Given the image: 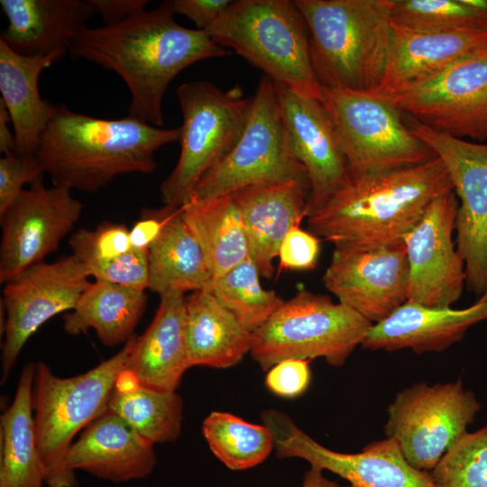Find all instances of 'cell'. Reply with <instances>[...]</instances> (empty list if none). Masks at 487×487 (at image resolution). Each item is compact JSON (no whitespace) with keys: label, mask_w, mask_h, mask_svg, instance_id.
I'll return each mask as SVG.
<instances>
[{"label":"cell","mask_w":487,"mask_h":487,"mask_svg":"<svg viewBox=\"0 0 487 487\" xmlns=\"http://www.w3.org/2000/svg\"><path fill=\"white\" fill-rule=\"evenodd\" d=\"M320 251L319 240L300 225L293 226L283 238L278 257L284 270L308 271L316 267Z\"/></svg>","instance_id":"40"},{"label":"cell","mask_w":487,"mask_h":487,"mask_svg":"<svg viewBox=\"0 0 487 487\" xmlns=\"http://www.w3.org/2000/svg\"><path fill=\"white\" fill-rule=\"evenodd\" d=\"M44 172L36 156L4 155L0 159V216L24 190L25 184L42 181Z\"/></svg>","instance_id":"39"},{"label":"cell","mask_w":487,"mask_h":487,"mask_svg":"<svg viewBox=\"0 0 487 487\" xmlns=\"http://www.w3.org/2000/svg\"><path fill=\"white\" fill-rule=\"evenodd\" d=\"M487 43V29L429 31L392 23L388 59L377 87L390 95L441 72Z\"/></svg>","instance_id":"20"},{"label":"cell","mask_w":487,"mask_h":487,"mask_svg":"<svg viewBox=\"0 0 487 487\" xmlns=\"http://www.w3.org/2000/svg\"><path fill=\"white\" fill-rule=\"evenodd\" d=\"M0 5L8 20L0 41L24 56L67 53L96 14L90 0H1Z\"/></svg>","instance_id":"24"},{"label":"cell","mask_w":487,"mask_h":487,"mask_svg":"<svg viewBox=\"0 0 487 487\" xmlns=\"http://www.w3.org/2000/svg\"><path fill=\"white\" fill-rule=\"evenodd\" d=\"M310 360L287 359L273 365L265 385L276 396L293 399L301 396L311 381Z\"/></svg>","instance_id":"41"},{"label":"cell","mask_w":487,"mask_h":487,"mask_svg":"<svg viewBox=\"0 0 487 487\" xmlns=\"http://www.w3.org/2000/svg\"><path fill=\"white\" fill-rule=\"evenodd\" d=\"M85 269L96 280L144 291L149 286L148 251L132 247L120 256Z\"/></svg>","instance_id":"38"},{"label":"cell","mask_w":487,"mask_h":487,"mask_svg":"<svg viewBox=\"0 0 487 487\" xmlns=\"http://www.w3.org/2000/svg\"><path fill=\"white\" fill-rule=\"evenodd\" d=\"M261 419L273 436L277 457L303 459L352 487H438L429 472L407 461L392 438L373 441L359 453H340L317 443L280 410H264Z\"/></svg>","instance_id":"14"},{"label":"cell","mask_w":487,"mask_h":487,"mask_svg":"<svg viewBox=\"0 0 487 487\" xmlns=\"http://www.w3.org/2000/svg\"><path fill=\"white\" fill-rule=\"evenodd\" d=\"M180 209L214 279L250 256L243 219L231 195L207 199L190 198Z\"/></svg>","instance_id":"31"},{"label":"cell","mask_w":487,"mask_h":487,"mask_svg":"<svg viewBox=\"0 0 487 487\" xmlns=\"http://www.w3.org/2000/svg\"><path fill=\"white\" fill-rule=\"evenodd\" d=\"M179 138L180 127L164 129L130 115L96 118L58 104L36 157L53 186L92 193L119 175L152 172L155 152Z\"/></svg>","instance_id":"2"},{"label":"cell","mask_w":487,"mask_h":487,"mask_svg":"<svg viewBox=\"0 0 487 487\" xmlns=\"http://www.w3.org/2000/svg\"><path fill=\"white\" fill-rule=\"evenodd\" d=\"M71 190L42 181L24 189L0 216V281L43 262L78 222L83 208Z\"/></svg>","instance_id":"16"},{"label":"cell","mask_w":487,"mask_h":487,"mask_svg":"<svg viewBox=\"0 0 487 487\" xmlns=\"http://www.w3.org/2000/svg\"><path fill=\"white\" fill-rule=\"evenodd\" d=\"M36 363L25 365L14 400L1 416L0 487H43L36 439L32 391Z\"/></svg>","instance_id":"29"},{"label":"cell","mask_w":487,"mask_h":487,"mask_svg":"<svg viewBox=\"0 0 487 487\" xmlns=\"http://www.w3.org/2000/svg\"><path fill=\"white\" fill-rule=\"evenodd\" d=\"M429 473L438 487H487V425L466 432Z\"/></svg>","instance_id":"36"},{"label":"cell","mask_w":487,"mask_h":487,"mask_svg":"<svg viewBox=\"0 0 487 487\" xmlns=\"http://www.w3.org/2000/svg\"><path fill=\"white\" fill-rule=\"evenodd\" d=\"M88 278L82 263L69 255L37 263L5 283L2 383L31 335L54 316L74 308Z\"/></svg>","instance_id":"15"},{"label":"cell","mask_w":487,"mask_h":487,"mask_svg":"<svg viewBox=\"0 0 487 487\" xmlns=\"http://www.w3.org/2000/svg\"><path fill=\"white\" fill-rule=\"evenodd\" d=\"M384 96L434 130L486 142L487 43L429 78Z\"/></svg>","instance_id":"13"},{"label":"cell","mask_w":487,"mask_h":487,"mask_svg":"<svg viewBox=\"0 0 487 487\" xmlns=\"http://www.w3.org/2000/svg\"><path fill=\"white\" fill-rule=\"evenodd\" d=\"M156 464L153 444L109 411L86 427L68 453L67 465L113 482L147 477Z\"/></svg>","instance_id":"23"},{"label":"cell","mask_w":487,"mask_h":487,"mask_svg":"<svg viewBox=\"0 0 487 487\" xmlns=\"http://www.w3.org/2000/svg\"><path fill=\"white\" fill-rule=\"evenodd\" d=\"M352 178L427 162L435 152L417 137L390 98L373 91L323 88Z\"/></svg>","instance_id":"9"},{"label":"cell","mask_w":487,"mask_h":487,"mask_svg":"<svg viewBox=\"0 0 487 487\" xmlns=\"http://www.w3.org/2000/svg\"><path fill=\"white\" fill-rule=\"evenodd\" d=\"M65 54L24 56L0 41V100L10 115L18 155L36 156L39 139L55 108L41 97L40 75Z\"/></svg>","instance_id":"26"},{"label":"cell","mask_w":487,"mask_h":487,"mask_svg":"<svg viewBox=\"0 0 487 487\" xmlns=\"http://www.w3.org/2000/svg\"><path fill=\"white\" fill-rule=\"evenodd\" d=\"M274 85L293 152L308 174V216L345 187L352 177L335 126L321 101L284 85Z\"/></svg>","instance_id":"19"},{"label":"cell","mask_w":487,"mask_h":487,"mask_svg":"<svg viewBox=\"0 0 487 487\" xmlns=\"http://www.w3.org/2000/svg\"><path fill=\"white\" fill-rule=\"evenodd\" d=\"M251 256L213 280L210 291L239 323L253 333L283 304L273 290L265 289Z\"/></svg>","instance_id":"34"},{"label":"cell","mask_w":487,"mask_h":487,"mask_svg":"<svg viewBox=\"0 0 487 487\" xmlns=\"http://www.w3.org/2000/svg\"><path fill=\"white\" fill-rule=\"evenodd\" d=\"M107 409L153 445L174 441L180 434L183 400L177 391L144 386L127 371L117 379Z\"/></svg>","instance_id":"32"},{"label":"cell","mask_w":487,"mask_h":487,"mask_svg":"<svg viewBox=\"0 0 487 487\" xmlns=\"http://www.w3.org/2000/svg\"><path fill=\"white\" fill-rule=\"evenodd\" d=\"M205 32L274 83L321 101L323 87L311 62L308 29L295 1H233Z\"/></svg>","instance_id":"5"},{"label":"cell","mask_w":487,"mask_h":487,"mask_svg":"<svg viewBox=\"0 0 487 487\" xmlns=\"http://www.w3.org/2000/svg\"><path fill=\"white\" fill-rule=\"evenodd\" d=\"M136 336L114 356L93 369L60 378L42 363H36L32 406L39 454L49 487H77L67 465L74 436L107 411L108 401Z\"/></svg>","instance_id":"6"},{"label":"cell","mask_w":487,"mask_h":487,"mask_svg":"<svg viewBox=\"0 0 487 487\" xmlns=\"http://www.w3.org/2000/svg\"><path fill=\"white\" fill-rule=\"evenodd\" d=\"M299 181L309 187L281 115L274 82L263 76L253 96L245 129L233 150L209 170L192 196L207 199L254 186Z\"/></svg>","instance_id":"10"},{"label":"cell","mask_w":487,"mask_h":487,"mask_svg":"<svg viewBox=\"0 0 487 487\" xmlns=\"http://www.w3.org/2000/svg\"><path fill=\"white\" fill-rule=\"evenodd\" d=\"M69 52L119 75L131 93L129 115L157 127L172 79L198 61L228 54L205 31L179 24L166 1L115 24L86 27Z\"/></svg>","instance_id":"1"},{"label":"cell","mask_w":487,"mask_h":487,"mask_svg":"<svg viewBox=\"0 0 487 487\" xmlns=\"http://www.w3.org/2000/svg\"><path fill=\"white\" fill-rule=\"evenodd\" d=\"M149 327L135 342L125 371L139 383L161 391H176L190 368L186 340V296L160 297Z\"/></svg>","instance_id":"25"},{"label":"cell","mask_w":487,"mask_h":487,"mask_svg":"<svg viewBox=\"0 0 487 487\" xmlns=\"http://www.w3.org/2000/svg\"><path fill=\"white\" fill-rule=\"evenodd\" d=\"M309 32L323 88L372 91L383 74L392 33L391 0H294Z\"/></svg>","instance_id":"4"},{"label":"cell","mask_w":487,"mask_h":487,"mask_svg":"<svg viewBox=\"0 0 487 487\" xmlns=\"http://www.w3.org/2000/svg\"><path fill=\"white\" fill-rule=\"evenodd\" d=\"M457 208L454 191L438 197L404 236L409 266L407 301L451 307L461 297L466 275L453 241Z\"/></svg>","instance_id":"17"},{"label":"cell","mask_w":487,"mask_h":487,"mask_svg":"<svg viewBox=\"0 0 487 487\" xmlns=\"http://www.w3.org/2000/svg\"><path fill=\"white\" fill-rule=\"evenodd\" d=\"M403 116L446 169L458 199L456 249L464 263L465 285L479 299L487 291V143L459 139Z\"/></svg>","instance_id":"12"},{"label":"cell","mask_w":487,"mask_h":487,"mask_svg":"<svg viewBox=\"0 0 487 487\" xmlns=\"http://www.w3.org/2000/svg\"><path fill=\"white\" fill-rule=\"evenodd\" d=\"M487 319V301L462 309L406 301L383 320L372 324L362 346L417 354L441 352L460 341L473 326Z\"/></svg>","instance_id":"21"},{"label":"cell","mask_w":487,"mask_h":487,"mask_svg":"<svg viewBox=\"0 0 487 487\" xmlns=\"http://www.w3.org/2000/svg\"><path fill=\"white\" fill-rule=\"evenodd\" d=\"M481 409L461 380L428 385L417 382L397 393L389 405L385 435L399 445L416 469L431 472L467 431Z\"/></svg>","instance_id":"11"},{"label":"cell","mask_w":487,"mask_h":487,"mask_svg":"<svg viewBox=\"0 0 487 487\" xmlns=\"http://www.w3.org/2000/svg\"><path fill=\"white\" fill-rule=\"evenodd\" d=\"M301 487H352L350 485H339L323 475V470L310 466L305 473Z\"/></svg>","instance_id":"46"},{"label":"cell","mask_w":487,"mask_h":487,"mask_svg":"<svg viewBox=\"0 0 487 487\" xmlns=\"http://www.w3.org/2000/svg\"><path fill=\"white\" fill-rule=\"evenodd\" d=\"M10 115L4 103L0 100V152L4 154L15 153L14 133L9 128Z\"/></svg>","instance_id":"45"},{"label":"cell","mask_w":487,"mask_h":487,"mask_svg":"<svg viewBox=\"0 0 487 487\" xmlns=\"http://www.w3.org/2000/svg\"><path fill=\"white\" fill-rule=\"evenodd\" d=\"M478 301H487V291L478 299Z\"/></svg>","instance_id":"47"},{"label":"cell","mask_w":487,"mask_h":487,"mask_svg":"<svg viewBox=\"0 0 487 487\" xmlns=\"http://www.w3.org/2000/svg\"><path fill=\"white\" fill-rule=\"evenodd\" d=\"M176 96L183 118L180 154L160 191L165 206L179 207L235 146L247 124L253 96L245 97L238 86L224 91L207 80L183 83Z\"/></svg>","instance_id":"7"},{"label":"cell","mask_w":487,"mask_h":487,"mask_svg":"<svg viewBox=\"0 0 487 487\" xmlns=\"http://www.w3.org/2000/svg\"><path fill=\"white\" fill-rule=\"evenodd\" d=\"M202 432L212 453L231 470L254 467L274 449L266 426L228 412L212 411L203 422Z\"/></svg>","instance_id":"33"},{"label":"cell","mask_w":487,"mask_h":487,"mask_svg":"<svg viewBox=\"0 0 487 487\" xmlns=\"http://www.w3.org/2000/svg\"><path fill=\"white\" fill-rule=\"evenodd\" d=\"M146 302L144 290L95 280L64 316L63 328L72 335L93 329L106 346L126 343L133 336Z\"/></svg>","instance_id":"30"},{"label":"cell","mask_w":487,"mask_h":487,"mask_svg":"<svg viewBox=\"0 0 487 487\" xmlns=\"http://www.w3.org/2000/svg\"><path fill=\"white\" fill-rule=\"evenodd\" d=\"M186 340L190 367L225 369L250 353L253 333L205 289L186 297Z\"/></svg>","instance_id":"27"},{"label":"cell","mask_w":487,"mask_h":487,"mask_svg":"<svg viewBox=\"0 0 487 487\" xmlns=\"http://www.w3.org/2000/svg\"><path fill=\"white\" fill-rule=\"evenodd\" d=\"M95 13L103 19L105 25L120 23L133 14L145 9L147 0H90Z\"/></svg>","instance_id":"44"},{"label":"cell","mask_w":487,"mask_h":487,"mask_svg":"<svg viewBox=\"0 0 487 487\" xmlns=\"http://www.w3.org/2000/svg\"><path fill=\"white\" fill-rule=\"evenodd\" d=\"M166 214V206L160 209L144 210L142 217L129 229L132 247L148 251L162 230Z\"/></svg>","instance_id":"43"},{"label":"cell","mask_w":487,"mask_h":487,"mask_svg":"<svg viewBox=\"0 0 487 487\" xmlns=\"http://www.w3.org/2000/svg\"><path fill=\"white\" fill-rule=\"evenodd\" d=\"M372 324L328 296L300 289L253 333L250 354L263 371L287 359L342 366Z\"/></svg>","instance_id":"8"},{"label":"cell","mask_w":487,"mask_h":487,"mask_svg":"<svg viewBox=\"0 0 487 487\" xmlns=\"http://www.w3.org/2000/svg\"><path fill=\"white\" fill-rule=\"evenodd\" d=\"M69 245L72 255L85 268L112 260L132 248L129 229L110 222H103L94 230H78L70 237Z\"/></svg>","instance_id":"37"},{"label":"cell","mask_w":487,"mask_h":487,"mask_svg":"<svg viewBox=\"0 0 487 487\" xmlns=\"http://www.w3.org/2000/svg\"><path fill=\"white\" fill-rule=\"evenodd\" d=\"M454 191L442 161L352 178L308 216L309 230L335 248H374L402 241L429 204Z\"/></svg>","instance_id":"3"},{"label":"cell","mask_w":487,"mask_h":487,"mask_svg":"<svg viewBox=\"0 0 487 487\" xmlns=\"http://www.w3.org/2000/svg\"><path fill=\"white\" fill-rule=\"evenodd\" d=\"M391 20L417 30L487 29V0H391Z\"/></svg>","instance_id":"35"},{"label":"cell","mask_w":487,"mask_h":487,"mask_svg":"<svg viewBox=\"0 0 487 487\" xmlns=\"http://www.w3.org/2000/svg\"><path fill=\"white\" fill-rule=\"evenodd\" d=\"M231 196L243 219L250 256L261 276L271 279L283 238L308 216L309 187L288 181L245 188Z\"/></svg>","instance_id":"22"},{"label":"cell","mask_w":487,"mask_h":487,"mask_svg":"<svg viewBox=\"0 0 487 487\" xmlns=\"http://www.w3.org/2000/svg\"><path fill=\"white\" fill-rule=\"evenodd\" d=\"M322 280L339 303L376 324L408 300L403 241L374 248H335Z\"/></svg>","instance_id":"18"},{"label":"cell","mask_w":487,"mask_h":487,"mask_svg":"<svg viewBox=\"0 0 487 487\" xmlns=\"http://www.w3.org/2000/svg\"><path fill=\"white\" fill-rule=\"evenodd\" d=\"M230 0H172L166 1L173 14H181L194 23L198 30L206 31L224 14Z\"/></svg>","instance_id":"42"},{"label":"cell","mask_w":487,"mask_h":487,"mask_svg":"<svg viewBox=\"0 0 487 487\" xmlns=\"http://www.w3.org/2000/svg\"><path fill=\"white\" fill-rule=\"evenodd\" d=\"M166 207L162 230L148 249V289L160 297L209 290L214 277L199 243L183 219L180 207Z\"/></svg>","instance_id":"28"}]
</instances>
